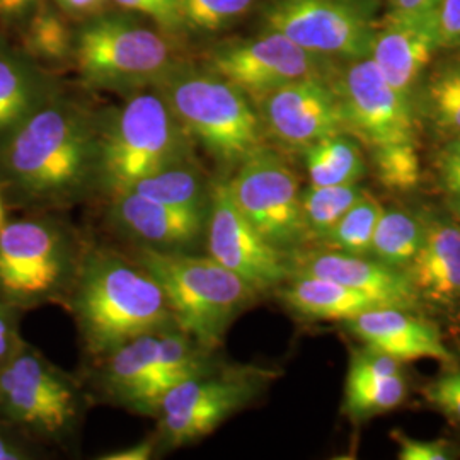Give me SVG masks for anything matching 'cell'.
Here are the masks:
<instances>
[{
  "mask_svg": "<svg viewBox=\"0 0 460 460\" xmlns=\"http://www.w3.org/2000/svg\"><path fill=\"white\" fill-rule=\"evenodd\" d=\"M0 195L26 214L99 198V111L58 89L0 147Z\"/></svg>",
  "mask_w": 460,
  "mask_h": 460,
  "instance_id": "1",
  "label": "cell"
},
{
  "mask_svg": "<svg viewBox=\"0 0 460 460\" xmlns=\"http://www.w3.org/2000/svg\"><path fill=\"white\" fill-rule=\"evenodd\" d=\"M64 307L89 363L135 336L178 326L159 281L116 247L87 243Z\"/></svg>",
  "mask_w": 460,
  "mask_h": 460,
  "instance_id": "2",
  "label": "cell"
},
{
  "mask_svg": "<svg viewBox=\"0 0 460 460\" xmlns=\"http://www.w3.org/2000/svg\"><path fill=\"white\" fill-rule=\"evenodd\" d=\"M180 119L193 144L227 178L264 144L261 119L252 99L214 70L180 58L154 85Z\"/></svg>",
  "mask_w": 460,
  "mask_h": 460,
  "instance_id": "3",
  "label": "cell"
},
{
  "mask_svg": "<svg viewBox=\"0 0 460 460\" xmlns=\"http://www.w3.org/2000/svg\"><path fill=\"white\" fill-rule=\"evenodd\" d=\"M197 157V146L155 87L99 111V198L115 197L150 174Z\"/></svg>",
  "mask_w": 460,
  "mask_h": 460,
  "instance_id": "4",
  "label": "cell"
},
{
  "mask_svg": "<svg viewBox=\"0 0 460 460\" xmlns=\"http://www.w3.org/2000/svg\"><path fill=\"white\" fill-rule=\"evenodd\" d=\"M87 241L58 212L28 214L0 229V300L26 313L66 304Z\"/></svg>",
  "mask_w": 460,
  "mask_h": 460,
  "instance_id": "5",
  "label": "cell"
},
{
  "mask_svg": "<svg viewBox=\"0 0 460 460\" xmlns=\"http://www.w3.org/2000/svg\"><path fill=\"white\" fill-rule=\"evenodd\" d=\"M164 290L178 326L199 345L218 349L232 323L260 294L205 252H163L128 247Z\"/></svg>",
  "mask_w": 460,
  "mask_h": 460,
  "instance_id": "6",
  "label": "cell"
},
{
  "mask_svg": "<svg viewBox=\"0 0 460 460\" xmlns=\"http://www.w3.org/2000/svg\"><path fill=\"white\" fill-rule=\"evenodd\" d=\"M214 351L199 345L180 326L135 336L91 362L93 391L115 406L152 416L163 395L182 378L212 360Z\"/></svg>",
  "mask_w": 460,
  "mask_h": 460,
  "instance_id": "7",
  "label": "cell"
},
{
  "mask_svg": "<svg viewBox=\"0 0 460 460\" xmlns=\"http://www.w3.org/2000/svg\"><path fill=\"white\" fill-rule=\"evenodd\" d=\"M161 30L127 13H99L74 30L72 64L84 85L123 98L154 87L180 57Z\"/></svg>",
  "mask_w": 460,
  "mask_h": 460,
  "instance_id": "8",
  "label": "cell"
},
{
  "mask_svg": "<svg viewBox=\"0 0 460 460\" xmlns=\"http://www.w3.org/2000/svg\"><path fill=\"white\" fill-rule=\"evenodd\" d=\"M87 385L26 340L0 365V420L41 442L66 444L89 406Z\"/></svg>",
  "mask_w": 460,
  "mask_h": 460,
  "instance_id": "9",
  "label": "cell"
},
{
  "mask_svg": "<svg viewBox=\"0 0 460 460\" xmlns=\"http://www.w3.org/2000/svg\"><path fill=\"white\" fill-rule=\"evenodd\" d=\"M270 378V370L226 362L220 357L182 378L163 395L154 412L159 452H172L212 435L251 406Z\"/></svg>",
  "mask_w": 460,
  "mask_h": 460,
  "instance_id": "10",
  "label": "cell"
},
{
  "mask_svg": "<svg viewBox=\"0 0 460 460\" xmlns=\"http://www.w3.org/2000/svg\"><path fill=\"white\" fill-rule=\"evenodd\" d=\"M226 181L249 224L273 246L290 254L311 241L302 214L300 182L279 150L264 142Z\"/></svg>",
  "mask_w": 460,
  "mask_h": 460,
  "instance_id": "11",
  "label": "cell"
},
{
  "mask_svg": "<svg viewBox=\"0 0 460 460\" xmlns=\"http://www.w3.org/2000/svg\"><path fill=\"white\" fill-rule=\"evenodd\" d=\"M376 0H268L264 30L326 58H368L377 31Z\"/></svg>",
  "mask_w": 460,
  "mask_h": 460,
  "instance_id": "12",
  "label": "cell"
},
{
  "mask_svg": "<svg viewBox=\"0 0 460 460\" xmlns=\"http://www.w3.org/2000/svg\"><path fill=\"white\" fill-rule=\"evenodd\" d=\"M203 66L239 87L252 101L287 84L332 74L331 58L268 30L254 38L217 45L205 55Z\"/></svg>",
  "mask_w": 460,
  "mask_h": 460,
  "instance_id": "13",
  "label": "cell"
},
{
  "mask_svg": "<svg viewBox=\"0 0 460 460\" xmlns=\"http://www.w3.org/2000/svg\"><path fill=\"white\" fill-rule=\"evenodd\" d=\"M203 252L244 279L260 296L277 290L292 277L288 252L273 246L249 224L222 176H214Z\"/></svg>",
  "mask_w": 460,
  "mask_h": 460,
  "instance_id": "14",
  "label": "cell"
},
{
  "mask_svg": "<svg viewBox=\"0 0 460 460\" xmlns=\"http://www.w3.org/2000/svg\"><path fill=\"white\" fill-rule=\"evenodd\" d=\"M334 85L345 113L346 133L370 148L414 142L411 98L387 83L372 58L355 60Z\"/></svg>",
  "mask_w": 460,
  "mask_h": 460,
  "instance_id": "15",
  "label": "cell"
},
{
  "mask_svg": "<svg viewBox=\"0 0 460 460\" xmlns=\"http://www.w3.org/2000/svg\"><path fill=\"white\" fill-rule=\"evenodd\" d=\"M252 102L264 137L281 147L304 150L326 137L346 133L341 99L331 77L287 84Z\"/></svg>",
  "mask_w": 460,
  "mask_h": 460,
  "instance_id": "16",
  "label": "cell"
},
{
  "mask_svg": "<svg viewBox=\"0 0 460 460\" xmlns=\"http://www.w3.org/2000/svg\"><path fill=\"white\" fill-rule=\"evenodd\" d=\"M207 214L186 212L157 203L135 191L104 199V224L128 247L163 252H201Z\"/></svg>",
  "mask_w": 460,
  "mask_h": 460,
  "instance_id": "17",
  "label": "cell"
},
{
  "mask_svg": "<svg viewBox=\"0 0 460 460\" xmlns=\"http://www.w3.org/2000/svg\"><path fill=\"white\" fill-rule=\"evenodd\" d=\"M440 47L437 11L408 14L391 11L377 26L370 57L385 81L411 98Z\"/></svg>",
  "mask_w": 460,
  "mask_h": 460,
  "instance_id": "18",
  "label": "cell"
},
{
  "mask_svg": "<svg viewBox=\"0 0 460 460\" xmlns=\"http://www.w3.org/2000/svg\"><path fill=\"white\" fill-rule=\"evenodd\" d=\"M292 277H315L332 279L374 296L385 307L412 309L418 292L402 270L365 260L340 251H307L304 247L288 254Z\"/></svg>",
  "mask_w": 460,
  "mask_h": 460,
  "instance_id": "19",
  "label": "cell"
},
{
  "mask_svg": "<svg viewBox=\"0 0 460 460\" xmlns=\"http://www.w3.org/2000/svg\"><path fill=\"white\" fill-rule=\"evenodd\" d=\"M345 326L365 345L384 351L399 362L425 358L452 362V355L445 348L437 326L414 317L408 309L378 307L345 321Z\"/></svg>",
  "mask_w": 460,
  "mask_h": 460,
  "instance_id": "20",
  "label": "cell"
},
{
  "mask_svg": "<svg viewBox=\"0 0 460 460\" xmlns=\"http://www.w3.org/2000/svg\"><path fill=\"white\" fill-rule=\"evenodd\" d=\"M58 89L45 66L0 36V147Z\"/></svg>",
  "mask_w": 460,
  "mask_h": 460,
  "instance_id": "21",
  "label": "cell"
},
{
  "mask_svg": "<svg viewBox=\"0 0 460 460\" xmlns=\"http://www.w3.org/2000/svg\"><path fill=\"white\" fill-rule=\"evenodd\" d=\"M418 296L435 304L460 300V227L447 220H425L423 243L404 270Z\"/></svg>",
  "mask_w": 460,
  "mask_h": 460,
  "instance_id": "22",
  "label": "cell"
},
{
  "mask_svg": "<svg viewBox=\"0 0 460 460\" xmlns=\"http://www.w3.org/2000/svg\"><path fill=\"white\" fill-rule=\"evenodd\" d=\"M281 304L307 321H349L360 314L385 307L374 296L332 279L290 277L277 288Z\"/></svg>",
  "mask_w": 460,
  "mask_h": 460,
  "instance_id": "23",
  "label": "cell"
},
{
  "mask_svg": "<svg viewBox=\"0 0 460 460\" xmlns=\"http://www.w3.org/2000/svg\"><path fill=\"white\" fill-rule=\"evenodd\" d=\"M214 176L195 157L164 167L133 184L127 191H135L148 199L180 210L208 215Z\"/></svg>",
  "mask_w": 460,
  "mask_h": 460,
  "instance_id": "24",
  "label": "cell"
},
{
  "mask_svg": "<svg viewBox=\"0 0 460 460\" xmlns=\"http://www.w3.org/2000/svg\"><path fill=\"white\" fill-rule=\"evenodd\" d=\"M302 152L313 186L358 184L367 171L360 146L348 133L326 137Z\"/></svg>",
  "mask_w": 460,
  "mask_h": 460,
  "instance_id": "25",
  "label": "cell"
},
{
  "mask_svg": "<svg viewBox=\"0 0 460 460\" xmlns=\"http://www.w3.org/2000/svg\"><path fill=\"white\" fill-rule=\"evenodd\" d=\"M17 31L21 34L19 49L38 64L72 62L74 28L51 0H45Z\"/></svg>",
  "mask_w": 460,
  "mask_h": 460,
  "instance_id": "26",
  "label": "cell"
},
{
  "mask_svg": "<svg viewBox=\"0 0 460 460\" xmlns=\"http://www.w3.org/2000/svg\"><path fill=\"white\" fill-rule=\"evenodd\" d=\"M425 222L402 210H384L374 232L370 252L378 263L406 270L423 243Z\"/></svg>",
  "mask_w": 460,
  "mask_h": 460,
  "instance_id": "27",
  "label": "cell"
},
{
  "mask_svg": "<svg viewBox=\"0 0 460 460\" xmlns=\"http://www.w3.org/2000/svg\"><path fill=\"white\" fill-rule=\"evenodd\" d=\"M384 210L377 198L363 193L319 243L331 251L365 256L370 252L374 232Z\"/></svg>",
  "mask_w": 460,
  "mask_h": 460,
  "instance_id": "28",
  "label": "cell"
},
{
  "mask_svg": "<svg viewBox=\"0 0 460 460\" xmlns=\"http://www.w3.org/2000/svg\"><path fill=\"white\" fill-rule=\"evenodd\" d=\"M358 184H340V186H313L302 190V214L309 230V237L319 241L332 229L338 220L362 197Z\"/></svg>",
  "mask_w": 460,
  "mask_h": 460,
  "instance_id": "29",
  "label": "cell"
},
{
  "mask_svg": "<svg viewBox=\"0 0 460 460\" xmlns=\"http://www.w3.org/2000/svg\"><path fill=\"white\" fill-rule=\"evenodd\" d=\"M408 394L402 374L389 377H346L345 411L353 420H367L395 410Z\"/></svg>",
  "mask_w": 460,
  "mask_h": 460,
  "instance_id": "30",
  "label": "cell"
},
{
  "mask_svg": "<svg viewBox=\"0 0 460 460\" xmlns=\"http://www.w3.org/2000/svg\"><path fill=\"white\" fill-rule=\"evenodd\" d=\"M425 106L435 125L450 133L460 135V60L438 66L425 84Z\"/></svg>",
  "mask_w": 460,
  "mask_h": 460,
  "instance_id": "31",
  "label": "cell"
},
{
  "mask_svg": "<svg viewBox=\"0 0 460 460\" xmlns=\"http://www.w3.org/2000/svg\"><path fill=\"white\" fill-rule=\"evenodd\" d=\"M258 0H180L182 33L214 34L229 30Z\"/></svg>",
  "mask_w": 460,
  "mask_h": 460,
  "instance_id": "32",
  "label": "cell"
},
{
  "mask_svg": "<svg viewBox=\"0 0 460 460\" xmlns=\"http://www.w3.org/2000/svg\"><path fill=\"white\" fill-rule=\"evenodd\" d=\"M372 159L378 181L385 188L408 191L418 186L421 178V164L414 142L372 148Z\"/></svg>",
  "mask_w": 460,
  "mask_h": 460,
  "instance_id": "33",
  "label": "cell"
},
{
  "mask_svg": "<svg viewBox=\"0 0 460 460\" xmlns=\"http://www.w3.org/2000/svg\"><path fill=\"white\" fill-rule=\"evenodd\" d=\"M116 5L128 13H138L154 21L171 40L181 36L182 24L180 16V0H113Z\"/></svg>",
  "mask_w": 460,
  "mask_h": 460,
  "instance_id": "34",
  "label": "cell"
},
{
  "mask_svg": "<svg viewBox=\"0 0 460 460\" xmlns=\"http://www.w3.org/2000/svg\"><path fill=\"white\" fill-rule=\"evenodd\" d=\"M437 172L450 210L460 218V135L438 152Z\"/></svg>",
  "mask_w": 460,
  "mask_h": 460,
  "instance_id": "35",
  "label": "cell"
},
{
  "mask_svg": "<svg viewBox=\"0 0 460 460\" xmlns=\"http://www.w3.org/2000/svg\"><path fill=\"white\" fill-rule=\"evenodd\" d=\"M401 374V362L395 360L394 357L378 351L376 348H363L360 351H355L351 360L348 376L351 378H377L389 377Z\"/></svg>",
  "mask_w": 460,
  "mask_h": 460,
  "instance_id": "36",
  "label": "cell"
},
{
  "mask_svg": "<svg viewBox=\"0 0 460 460\" xmlns=\"http://www.w3.org/2000/svg\"><path fill=\"white\" fill-rule=\"evenodd\" d=\"M423 393L428 402L460 423V372L429 382Z\"/></svg>",
  "mask_w": 460,
  "mask_h": 460,
  "instance_id": "37",
  "label": "cell"
},
{
  "mask_svg": "<svg viewBox=\"0 0 460 460\" xmlns=\"http://www.w3.org/2000/svg\"><path fill=\"white\" fill-rule=\"evenodd\" d=\"M38 454L34 440L21 428L0 420V460L34 459Z\"/></svg>",
  "mask_w": 460,
  "mask_h": 460,
  "instance_id": "38",
  "label": "cell"
},
{
  "mask_svg": "<svg viewBox=\"0 0 460 460\" xmlns=\"http://www.w3.org/2000/svg\"><path fill=\"white\" fill-rule=\"evenodd\" d=\"M395 442L399 445L397 457L402 460H445L450 459L448 445L437 440V442H427V440H416L411 437H406L402 433L394 435Z\"/></svg>",
  "mask_w": 460,
  "mask_h": 460,
  "instance_id": "39",
  "label": "cell"
},
{
  "mask_svg": "<svg viewBox=\"0 0 460 460\" xmlns=\"http://www.w3.org/2000/svg\"><path fill=\"white\" fill-rule=\"evenodd\" d=\"M21 315L16 307L5 304L0 300V365L5 362L14 351L17 346L24 341L21 336Z\"/></svg>",
  "mask_w": 460,
  "mask_h": 460,
  "instance_id": "40",
  "label": "cell"
},
{
  "mask_svg": "<svg viewBox=\"0 0 460 460\" xmlns=\"http://www.w3.org/2000/svg\"><path fill=\"white\" fill-rule=\"evenodd\" d=\"M442 49H460V0H440L437 9Z\"/></svg>",
  "mask_w": 460,
  "mask_h": 460,
  "instance_id": "41",
  "label": "cell"
},
{
  "mask_svg": "<svg viewBox=\"0 0 460 460\" xmlns=\"http://www.w3.org/2000/svg\"><path fill=\"white\" fill-rule=\"evenodd\" d=\"M45 0H0V24L19 30Z\"/></svg>",
  "mask_w": 460,
  "mask_h": 460,
  "instance_id": "42",
  "label": "cell"
},
{
  "mask_svg": "<svg viewBox=\"0 0 460 460\" xmlns=\"http://www.w3.org/2000/svg\"><path fill=\"white\" fill-rule=\"evenodd\" d=\"M161 452H159V440H157V435L152 433L146 437L144 440L137 442V444L128 445V447H123V448H118L113 452H108V454H102L99 456L98 459L101 460H148L157 457Z\"/></svg>",
  "mask_w": 460,
  "mask_h": 460,
  "instance_id": "43",
  "label": "cell"
},
{
  "mask_svg": "<svg viewBox=\"0 0 460 460\" xmlns=\"http://www.w3.org/2000/svg\"><path fill=\"white\" fill-rule=\"evenodd\" d=\"M66 16L87 17L96 16L99 13L104 11L108 5L104 0H51Z\"/></svg>",
  "mask_w": 460,
  "mask_h": 460,
  "instance_id": "44",
  "label": "cell"
},
{
  "mask_svg": "<svg viewBox=\"0 0 460 460\" xmlns=\"http://www.w3.org/2000/svg\"><path fill=\"white\" fill-rule=\"evenodd\" d=\"M391 11L394 13H408V14H421L437 11L440 0H389Z\"/></svg>",
  "mask_w": 460,
  "mask_h": 460,
  "instance_id": "45",
  "label": "cell"
},
{
  "mask_svg": "<svg viewBox=\"0 0 460 460\" xmlns=\"http://www.w3.org/2000/svg\"><path fill=\"white\" fill-rule=\"evenodd\" d=\"M7 222V205L4 201V198L0 195V229L5 226Z\"/></svg>",
  "mask_w": 460,
  "mask_h": 460,
  "instance_id": "46",
  "label": "cell"
}]
</instances>
